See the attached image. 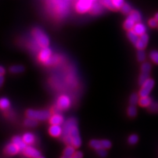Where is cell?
<instances>
[{
    "label": "cell",
    "mask_w": 158,
    "mask_h": 158,
    "mask_svg": "<svg viewBox=\"0 0 158 158\" xmlns=\"http://www.w3.org/2000/svg\"><path fill=\"white\" fill-rule=\"evenodd\" d=\"M63 138L66 144L78 148L81 145V138L79 135L77 121L75 118H70L64 123Z\"/></svg>",
    "instance_id": "6da1fadb"
},
{
    "label": "cell",
    "mask_w": 158,
    "mask_h": 158,
    "mask_svg": "<svg viewBox=\"0 0 158 158\" xmlns=\"http://www.w3.org/2000/svg\"><path fill=\"white\" fill-rule=\"evenodd\" d=\"M32 35L40 47L44 48L49 46V38L42 30L39 28H34L32 31Z\"/></svg>",
    "instance_id": "7a4b0ae2"
},
{
    "label": "cell",
    "mask_w": 158,
    "mask_h": 158,
    "mask_svg": "<svg viewBox=\"0 0 158 158\" xmlns=\"http://www.w3.org/2000/svg\"><path fill=\"white\" fill-rule=\"evenodd\" d=\"M28 117H31L38 121H45L51 117V113L47 110H28L27 111Z\"/></svg>",
    "instance_id": "3957f363"
},
{
    "label": "cell",
    "mask_w": 158,
    "mask_h": 158,
    "mask_svg": "<svg viewBox=\"0 0 158 158\" xmlns=\"http://www.w3.org/2000/svg\"><path fill=\"white\" fill-rule=\"evenodd\" d=\"M155 85V82L154 79L149 78L147 80L143 85L141 86V88L139 91L138 94L140 97L148 96L150 95V92H152L153 88H154Z\"/></svg>",
    "instance_id": "277c9868"
},
{
    "label": "cell",
    "mask_w": 158,
    "mask_h": 158,
    "mask_svg": "<svg viewBox=\"0 0 158 158\" xmlns=\"http://www.w3.org/2000/svg\"><path fill=\"white\" fill-rule=\"evenodd\" d=\"M92 2L93 0H79L76 5L77 12L84 13L90 11L92 6Z\"/></svg>",
    "instance_id": "5b68a950"
},
{
    "label": "cell",
    "mask_w": 158,
    "mask_h": 158,
    "mask_svg": "<svg viewBox=\"0 0 158 158\" xmlns=\"http://www.w3.org/2000/svg\"><path fill=\"white\" fill-rule=\"evenodd\" d=\"M23 154L24 156H26L29 157H34V158H38L42 157L41 152L32 146H27L23 150Z\"/></svg>",
    "instance_id": "8992f818"
},
{
    "label": "cell",
    "mask_w": 158,
    "mask_h": 158,
    "mask_svg": "<svg viewBox=\"0 0 158 158\" xmlns=\"http://www.w3.org/2000/svg\"><path fill=\"white\" fill-rule=\"evenodd\" d=\"M71 105V100L69 96L62 95L58 98L57 106L60 110H67Z\"/></svg>",
    "instance_id": "52a82bcc"
},
{
    "label": "cell",
    "mask_w": 158,
    "mask_h": 158,
    "mask_svg": "<svg viewBox=\"0 0 158 158\" xmlns=\"http://www.w3.org/2000/svg\"><path fill=\"white\" fill-rule=\"evenodd\" d=\"M52 56V52L51 49H49L48 47L44 48L42 49V50L40 52L38 55L39 60L41 62L45 63L48 59L50 58Z\"/></svg>",
    "instance_id": "ba28073f"
},
{
    "label": "cell",
    "mask_w": 158,
    "mask_h": 158,
    "mask_svg": "<svg viewBox=\"0 0 158 158\" xmlns=\"http://www.w3.org/2000/svg\"><path fill=\"white\" fill-rule=\"evenodd\" d=\"M21 151V149L13 142L10 143L5 148L4 152L7 156H14L19 154V152Z\"/></svg>",
    "instance_id": "9c48e42d"
},
{
    "label": "cell",
    "mask_w": 158,
    "mask_h": 158,
    "mask_svg": "<svg viewBox=\"0 0 158 158\" xmlns=\"http://www.w3.org/2000/svg\"><path fill=\"white\" fill-rule=\"evenodd\" d=\"M149 40V36H148L146 33L142 34V35L139 36L138 42L135 44V46L138 49H144L148 43Z\"/></svg>",
    "instance_id": "30bf717a"
},
{
    "label": "cell",
    "mask_w": 158,
    "mask_h": 158,
    "mask_svg": "<svg viewBox=\"0 0 158 158\" xmlns=\"http://www.w3.org/2000/svg\"><path fill=\"white\" fill-rule=\"evenodd\" d=\"M49 132L53 137H59L62 135L63 128L59 125H52L49 128Z\"/></svg>",
    "instance_id": "8fae6325"
},
{
    "label": "cell",
    "mask_w": 158,
    "mask_h": 158,
    "mask_svg": "<svg viewBox=\"0 0 158 158\" xmlns=\"http://www.w3.org/2000/svg\"><path fill=\"white\" fill-rule=\"evenodd\" d=\"M64 122V118L60 114H54L49 117V123L52 125H61Z\"/></svg>",
    "instance_id": "7c38bea8"
},
{
    "label": "cell",
    "mask_w": 158,
    "mask_h": 158,
    "mask_svg": "<svg viewBox=\"0 0 158 158\" xmlns=\"http://www.w3.org/2000/svg\"><path fill=\"white\" fill-rule=\"evenodd\" d=\"M132 30L138 34V36H141L142 34L146 33V27L144 24L139 22V23H136L135 24V25Z\"/></svg>",
    "instance_id": "4fadbf2b"
},
{
    "label": "cell",
    "mask_w": 158,
    "mask_h": 158,
    "mask_svg": "<svg viewBox=\"0 0 158 158\" xmlns=\"http://www.w3.org/2000/svg\"><path fill=\"white\" fill-rule=\"evenodd\" d=\"M12 142H13L14 144H15L22 151L27 146V144L24 142L23 138L19 136H14L12 139Z\"/></svg>",
    "instance_id": "5bb4252c"
},
{
    "label": "cell",
    "mask_w": 158,
    "mask_h": 158,
    "mask_svg": "<svg viewBox=\"0 0 158 158\" xmlns=\"http://www.w3.org/2000/svg\"><path fill=\"white\" fill-rule=\"evenodd\" d=\"M136 23L135 21V20L130 15H128L127 19L125 20L124 24H123V27H124V28L127 31H131V30H132L133 28H134Z\"/></svg>",
    "instance_id": "9a60e30c"
},
{
    "label": "cell",
    "mask_w": 158,
    "mask_h": 158,
    "mask_svg": "<svg viewBox=\"0 0 158 158\" xmlns=\"http://www.w3.org/2000/svg\"><path fill=\"white\" fill-rule=\"evenodd\" d=\"M23 139L24 141V142L26 143L27 145H31L35 142V136H34L33 134L31 132H27L24 133L23 136Z\"/></svg>",
    "instance_id": "2e32d148"
},
{
    "label": "cell",
    "mask_w": 158,
    "mask_h": 158,
    "mask_svg": "<svg viewBox=\"0 0 158 158\" xmlns=\"http://www.w3.org/2000/svg\"><path fill=\"white\" fill-rule=\"evenodd\" d=\"M139 36L138 34L133 31V30H131V31H128L127 32V37L128 38V40L134 44L135 46V44H136V42H138V39H139Z\"/></svg>",
    "instance_id": "e0dca14e"
},
{
    "label": "cell",
    "mask_w": 158,
    "mask_h": 158,
    "mask_svg": "<svg viewBox=\"0 0 158 158\" xmlns=\"http://www.w3.org/2000/svg\"><path fill=\"white\" fill-rule=\"evenodd\" d=\"M152 102V98L148 96H144V97H140V98L139 99L138 103H139L140 106L141 107H148L151 104Z\"/></svg>",
    "instance_id": "ac0fdd59"
},
{
    "label": "cell",
    "mask_w": 158,
    "mask_h": 158,
    "mask_svg": "<svg viewBox=\"0 0 158 158\" xmlns=\"http://www.w3.org/2000/svg\"><path fill=\"white\" fill-rule=\"evenodd\" d=\"M102 6L103 5L101 3H96L94 4H92V6L90 9V11L93 15H98L102 13L103 11V9Z\"/></svg>",
    "instance_id": "d6986e66"
},
{
    "label": "cell",
    "mask_w": 158,
    "mask_h": 158,
    "mask_svg": "<svg viewBox=\"0 0 158 158\" xmlns=\"http://www.w3.org/2000/svg\"><path fill=\"white\" fill-rule=\"evenodd\" d=\"M73 146L71 145H69L68 146L65 150L63 152V156L64 157H73L74 154L75 153V148H74Z\"/></svg>",
    "instance_id": "ffe728a7"
},
{
    "label": "cell",
    "mask_w": 158,
    "mask_h": 158,
    "mask_svg": "<svg viewBox=\"0 0 158 158\" xmlns=\"http://www.w3.org/2000/svg\"><path fill=\"white\" fill-rule=\"evenodd\" d=\"M150 73L141 71V74L139 77V78H138V84H139V85L142 86L143 84L150 78Z\"/></svg>",
    "instance_id": "44dd1931"
},
{
    "label": "cell",
    "mask_w": 158,
    "mask_h": 158,
    "mask_svg": "<svg viewBox=\"0 0 158 158\" xmlns=\"http://www.w3.org/2000/svg\"><path fill=\"white\" fill-rule=\"evenodd\" d=\"M137 108L135 105H131L127 108V114L130 117H135L137 115Z\"/></svg>",
    "instance_id": "7402d4cb"
},
{
    "label": "cell",
    "mask_w": 158,
    "mask_h": 158,
    "mask_svg": "<svg viewBox=\"0 0 158 158\" xmlns=\"http://www.w3.org/2000/svg\"><path fill=\"white\" fill-rule=\"evenodd\" d=\"M9 71H10V72L12 73H14V74L21 73L24 71V67L23 65H13L10 67Z\"/></svg>",
    "instance_id": "603a6c76"
},
{
    "label": "cell",
    "mask_w": 158,
    "mask_h": 158,
    "mask_svg": "<svg viewBox=\"0 0 158 158\" xmlns=\"http://www.w3.org/2000/svg\"><path fill=\"white\" fill-rule=\"evenodd\" d=\"M24 125L29 127H34L38 125V120L34 119V118L28 117L27 119L24 120Z\"/></svg>",
    "instance_id": "cb8c5ba5"
},
{
    "label": "cell",
    "mask_w": 158,
    "mask_h": 158,
    "mask_svg": "<svg viewBox=\"0 0 158 158\" xmlns=\"http://www.w3.org/2000/svg\"><path fill=\"white\" fill-rule=\"evenodd\" d=\"M100 2L103 6H106L108 9L113 10V11H115V10H117L116 9V7H115L114 4H113L112 0H100Z\"/></svg>",
    "instance_id": "d4e9b609"
},
{
    "label": "cell",
    "mask_w": 158,
    "mask_h": 158,
    "mask_svg": "<svg viewBox=\"0 0 158 158\" xmlns=\"http://www.w3.org/2000/svg\"><path fill=\"white\" fill-rule=\"evenodd\" d=\"M128 15H130L133 19H134L136 23H139L142 20L141 14L138 11H136V10H133Z\"/></svg>",
    "instance_id": "484cf974"
},
{
    "label": "cell",
    "mask_w": 158,
    "mask_h": 158,
    "mask_svg": "<svg viewBox=\"0 0 158 158\" xmlns=\"http://www.w3.org/2000/svg\"><path fill=\"white\" fill-rule=\"evenodd\" d=\"M136 56H137V59L139 62H144L146 60V52H144V49H138L137 53H136Z\"/></svg>",
    "instance_id": "4316f807"
},
{
    "label": "cell",
    "mask_w": 158,
    "mask_h": 158,
    "mask_svg": "<svg viewBox=\"0 0 158 158\" xmlns=\"http://www.w3.org/2000/svg\"><path fill=\"white\" fill-rule=\"evenodd\" d=\"M10 106V102L7 98H2L0 99V108L2 110H6Z\"/></svg>",
    "instance_id": "83f0119b"
},
{
    "label": "cell",
    "mask_w": 158,
    "mask_h": 158,
    "mask_svg": "<svg viewBox=\"0 0 158 158\" xmlns=\"http://www.w3.org/2000/svg\"><path fill=\"white\" fill-rule=\"evenodd\" d=\"M148 110L150 113H158V102H152L151 104L148 107Z\"/></svg>",
    "instance_id": "f1b7e54d"
},
{
    "label": "cell",
    "mask_w": 158,
    "mask_h": 158,
    "mask_svg": "<svg viewBox=\"0 0 158 158\" xmlns=\"http://www.w3.org/2000/svg\"><path fill=\"white\" fill-rule=\"evenodd\" d=\"M90 145L92 148L96 150L100 149V148H103L101 144V140H92L90 142Z\"/></svg>",
    "instance_id": "f546056e"
},
{
    "label": "cell",
    "mask_w": 158,
    "mask_h": 158,
    "mask_svg": "<svg viewBox=\"0 0 158 158\" xmlns=\"http://www.w3.org/2000/svg\"><path fill=\"white\" fill-rule=\"evenodd\" d=\"M139 94H137L136 93H132L129 98V103L131 105H136L139 102V98H138Z\"/></svg>",
    "instance_id": "4dcf8cb0"
},
{
    "label": "cell",
    "mask_w": 158,
    "mask_h": 158,
    "mask_svg": "<svg viewBox=\"0 0 158 158\" xmlns=\"http://www.w3.org/2000/svg\"><path fill=\"white\" fill-rule=\"evenodd\" d=\"M120 9H121V12L125 15H129L131 13V12L132 11L131 6L128 3L123 4Z\"/></svg>",
    "instance_id": "1f68e13d"
},
{
    "label": "cell",
    "mask_w": 158,
    "mask_h": 158,
    "mask_svg": "<svg viewBox=\"0 0 158 158\" xmlns=\"http://www.w3.org/2000/svg\"><path fill=\"white\" fill-rule=\"evenodd\" d=\"M150 58L155 64L158 65V51L152 50L150 53Z\"/></svg>",
    "instance_id": "d6a6232c"
},
{
    "label": "cell",
    "mask_w": 158,
    "mask_h": 158,
    "mask_svg": "<svg viewBox=\"0 0 158 158\" xmlns=\"http://www.w3.org/2000/svg\"><path fill=\"white\" fill-rule=\"evenodd\" d=\"M138 141V136L137 135L133 134L131 135L128 138V144L131 145H135Z\"/></svg>",
    "instance_id": "836d02e7"
},
{
    "label": "cell",
    "mask_w": 158,
    "mask_h": 158,
    "mask_svg": "<svg viewBox=\"0 0 158 158\" xmlns=\"http://www.w3.org/2000/svg\"><path fill=\"white\" fill-rule=\"evenodd\" d=\"M152 70V65L150 63L145 62L143 63L141 65V71L149 72L150 73Z\"/></svg>",
    "instance_id": "e575fe53"
},
{
    "label": "cell",
    "mask_w": 158,
    "mask_h": 158,
    "mask_svg": "<svg viewBox=\"0 0 158 158\" xmlns=\"http://www.w3.org/2000/svg\"><path fill=\"white\" fill-rule=\"evenodd\" d=\"M57 61H58V57L57 56H52V57L49 58L44 64L46 65H52L54 63H56Z\"/></svg>",
    "instance_id": "d590c367"
},
{
    "label": "cell",
    "mask_w": 158,
    "mask_h": 158,
    "mask_svg": "<svg viewBox=\"0 0 158 158\" xmlns=\"http://www.w3.org/2000/svg\"><path fill=\"white\" fill-rule=\"evenodd\" d=\"M101 144L103 148L109 149L111 146V142L108 140H101Z\"/></svg>",
    "instance_id": "8d00e7d4"
},
{
    "label": "cell",
    "mask_w": 158,
    "mask_h": 158,
    "mask_svg": "<svg viewBox=\"0 0 158 158\" xmlns=\"http://www.w3.org/2000/svg\"><path fill=\"white\" fill-rule=\"evenodd\" d=\"M112 1H113V4H114L115 7H116V9L117 10L121 9L123 5L125 3L124 0H112Z\"/></svg>",
    "instance_id": "74e56055"
},
{
    "label": "cell",
    "mask_w": 158,
    "mask_h": 158,
    "mask_svg": "<svg viewBox=\"0 0 158 158\" xmlns=\"http://www.w3.org/2000/svg\"><path fill=\"white\" fill-rule=\"evenodd\" d=\"M148 24H149V26L152 28H156L158 26V21L155 18L151 19H150L149 22H148Z\"/></svg>",
    "instance_id": "f35d334b"
},
{
    "label": "cell",
    "mask_w": 158,
    "mask_h": 158,
    "mask_svg": "<svg viewBox=\"0 0 158 158\" xmlns=\"http://www.w3.org/2000/svg\"><path fill=\"white\" fill-rule=\"evenodd\" d=\"M98 154L101 157H106L107 156V152L105 148H100L97 150Z\"/></svg>",
    "instance_id": "ab89813d"
},
{
    "label": "cell",
    "mask_w": 158,
    "mask_h": 158,
    "mask_svg": "<svg viewBox=\"0 0 158 158\" xmlns=\"http://www.w3.org/2000/svg\"><path fill=\"white\" fill-rule=\"evenodd\" d=\"M83 157V154L81 152H75L73 157L74 158H81Z\"/></svg>",
    "instance_id": "60d3db41"
},
{
    "label": "cell",
    "mask_w": 158,
    "mask_h": 158,
    "mask_svg": "<svg viewBox=\"0 0 158 158\" xmlns=\"http://www.w3.org/2000/svg\"><path fill=\"white\" fill-rule=\"evenodd\" d=\"M4 82V77L3 75H0V87H2Z\"/></svg>",
    "instance_id": "b9f144b4"
},
{
    "label": "cell",
    "mask_w": 158,
    "mask_h": 158,
    "mask_svg": "<svg viewBox=\"0 0 158 158\" xmlns=\"http://www.w3.org/2000/svg\"><path fill=\"white\" fill-rule=\"evenodd\" d=\"M6 73V69L2 66L0 65V75H4Z\"/></svg>",
    "instance_id": "7bdbcfd3"
},
{
    "label": "cell",
    "mask_w": 158,
    "mask_h": 158,
    "mask_svg": "<svg viewBox=\"0 0 158 158\" xmlns=\"http://www.w3.org/2000/svg\"><path fill=\"white\" fill-rule=\"evenodd\" d=\"M155 19L158 21V13H157L155 15Z\"/></svg>",
    "instance_id": "ee69618b"
},
{
    "label": "cell",
    "mask_w": 158,
    "mask_h": 158,
    "mask_svg": "<svg viewBox=\"0 0 158 158\" xmlns=\"http://www.w3.org/2000/svg\"><path fill=\"white\" fill-rule=\"evenodd\" d=\"M93 1H94V0H93Z\"/></svg>",
    "instance_id": "f6af8a7d"
},
{
    "label": "cell",
    "mask_w": 158,
    "mask_h": 158,
    "mask_svg": "<svg viewBox=\"0 0 158 158\" xmlns=\"http://www.w3.org/2000/svg\"><path fill=\"white\" fill-rule=\"evenodd\" d=\"M157 27H158V26H157Z\"/></svg>",
    "instance_id": "bcb514c9"
}]
</instances>
